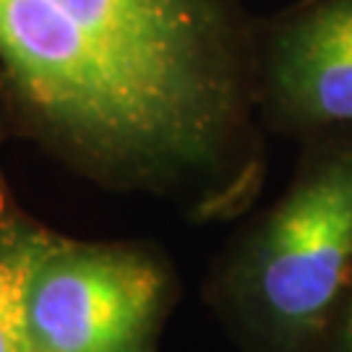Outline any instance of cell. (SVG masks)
Instances as JSON below:
<instances>
[{
  "label": "cell",
  "instance_id": "cell-6",
  "mask_svg": "<svg viewBox=\"0 0 352 352\" xmlns=\"http://www.w3.org/2000/svg\"><path fill=\"white\" fill-rule=\"evenodd\" d=\"M347 352H352V311H350V324H347Z\"/></svg>",
  "mask_w": 352,
  "mask_h": 352
},
{
  "label": "cell",
  "instance_id": "cell-2",
  "mask_svg": "<svg viewBox=\"0 0 352 352\" xmlns=\"http://www.w3.org/2000/svg\"><path fill=\"white\" fill-rule=\"evenodd\" d=\"M162 292L144 253L50 238L26 300L32 352H146Z\"/></svg>",
  "mask_w": 352,
  "mask_h": 352
},
{
  "label": "cell",
  "instance_id": "cell-3",
  "mask_svg": "<svg viewBox=\"0 0 352 352\" xmlns=\"http://www.w3.org/2000/svg\"><path fill=\"white\" fill-rule=\"evenodd\" d=\"M352 264V151L321 162L266 222L251 266L272 327L305 337L327 321Z\"/></svg>",
  "mask_w": 352,
  "mask_h": 352
},
{
  "label": "cell",
  "instance_id": "cell-5",
  "mask_svg": "<svg viewBox=\"0 0 352 352\" xmlns=\"http://www.w3.org/2000/svg\"><path fill=\"white\" fill-rule=\"evenodd\" d=\"M50 238L0 222V352H32L26 331L29 285Z\"/></svg>",
  "mask_w": 352,
  "mask_h": 352
},
{
  "label": "cell",
  "instance_id": "cell-4",
  "mask_svg": "<svg viewBox=\"0 0 352 352\" xmlns=\"http://www.w3.org/2000/svg\"><path fill=\"white\" fill-rule=\"evenodd\" d=\"M269 84L292 118L352 123V0H316L274 32Z\"/></svg>",
  "mask_w": 352,
  "mask_h": 352
},
{
  "label": "cell",
  "instance_id": "cell-1",
  "mask_svg": "<svg viewBox=\"0 0 352 352\" xmlns=\"http://www.w3.org/2000/svg\"><path fill=\"white\" fill-rule=\"evenodd\" d=\"M238 0H0V71L34 126L110 170L212 160L243 118Z\"/></svg>",
  "mask_w": 352,
  "mask_h": 352
}]
</instances>
